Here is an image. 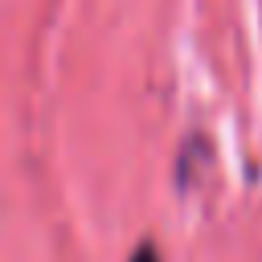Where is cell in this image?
Here are the masks:
<instances>
[{"label":"cell","instance_id":"6da1fadb","mask_svg":"<svg viewBox=\"0 0 262 262\" xmlns=\"http://www.w3.org/2000/svg\"><path fill=\"white\" fill-rule=\"evenodd\" d=\"M135 262H156V254H151V250H139V258H135Z\"/></svg>","mask_w":262,"mask_h":262}]
</instances>
